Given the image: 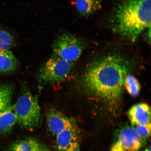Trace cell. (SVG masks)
Listing matches in <instances>:
<instances>
[{
    "label": "cell",
    "instance_id": "cell-13",
    "mask_svg": "<svg viewBox=\"0 0 151 151\" xmlns=\"http://www.w3.org/2000/svg\"><path fill=\"white\" fill-rule=\"evenodd\" d=\"M39 144L37 140L29 138L13 143L7 151H37Z\"/></svg>",
    "mask_w": 151,
    "mask_h": 151
},
{
    "label": "cell",
    "instance_id": "cell-10",
    "mask_svg": "<svg viewBox=\"0 0 151 151\" xmlns=\"http://www.w3.org/2000/svg\"><path fill=\"white\" fill-rule=\"evenodd\" d=\"M17 123V118L11 105L0 112V135L9 133Z\"/></svg>",
    "mask_w": 151,
    "mask_h": 151
},
{
    "label": "cell",
    "instance_id": "cell-15",
    "mask_svg": "<svg viewBox=\"0 0 151 151\" xmlns=\"http://www.w3.org/2000/svg\"><path fill=\"white\" fill-rule=\"evenodd\" d=\"M124 86L130 94L137 97L140 92V86L138 81L132 76L128 75L124 81Z\"/></svg>",
    "mask_w": 151,
    "mask_h": 151
},
{
    "label": "cell",
    "instance_id": "cell-14",
    "mask_svg": "<svg viewBox=\"0 0 151 151\" xmlns=\"http://www.w3.org/2000/svg\"><path fill=\"white\" fill-rule=\"evenodd\" d=\"M14 87L8 84H0V112L11 105Z\"/></svg>",
    "mask_w": 151,
    "mask_h": 151
},
{
    "label": "cell",
    "instance_id": "cell-1",
    "mask_svg": "<svg viewBox=\"0 0 151 151\" xmlns=\"http://www.w3.org/2000/svg\"><path fill=\"white\" fill-rule=\"evenodd\" d=\"M127 62L120 56L110 55L92 62L79 81L80 89L99 100L115 113L119 108L126 77Z\"/></svg>",
    "mask_w": 151,
    "mask_h": 151
},
{
    "label": "cell",
    "instance_id": "cell-11",
    "mask_svg": "<svg viewBox=\"0 0 151 151\" xmlns=\"http://www.w3.org/2000/svg\"><path fill=\"white\" fill-rule=\"evenodd\" d=\"M18 62L9 50H0V74L12 72L17 68Z\"/></svg>",
    "mask_w": 151,
    "mask_h": 151
},
{
    "label": "cell",
    "instance_id": "cell-6",
    "mask_svg": "<svg viewBox=\"0 0 151 151\" xmlns=\"http://www.w3.org/2000/svg\"><path fill=\"white\" fill-rule=\"evenodd\" d=\"M52 48L54 54L73 63L80 57L83 45L78 38L70 34H64L57 38Z\"/></svg>",
    "mask_w": 151,
    "mask_h": 151
},
{
    "label": "cell",
    "instance_id": "cell-3",
    "mask_svg": "<svg viewBox=\"0 0 151 151\" xmlns=\"http://www.w3.org/2000/svg\"><path fill=\"white\" fill-rule=\"evenodd\" d=\"M17 123L23 129L32 131L41 122L40 107L37 95L34 96L28 88H22L19 97L12 105Z\"/></svg>",
    "mask_w": 151,
    "mask_h": 151
},
{
    "label": "cell",
    "instance_id": "cell-19",
    "mask_svg": "<svg viewBox=\"0 0 151 151\" xmlns=\"http://www.w3.org/2000/svg\"><path fill=\"white\" fill-rule=\"evenodd\" d=\"M142 151H151V147L150 146L147 147L146 149H145L144 150H143Z\"/></svg>",
    "mask_w": 151,
    "mask_h": 151
},
{
    "label": "cell",
    "instance_id": "cell-17",
    "mask_svg": "<svg viewBox=\"0 0 151 151\" xmlns=\"http://www.w3.org/2000/svg\"><path fill=\"white\" fill-rule=\"evenodd\" d=\"M131 125L141 139L146 141L150 137L151 124H147Z\"/></svg>",
    "mask_w": 151,
    "mask_h": 151
},
{
    "label": "cell",
    "instance_id": "cell-12",
    "mask_svg": "<svg viewBox=\"0 0 151 151\" xmlns=\"http://www.w3.org/2000/svg\"><path fill=\"white\" fill-rule=\"evenodd\" d=\"M102 0H75L76 7L84 16L94 14L101 9Z\"/></svg>",
    "mask_w": 151,
    "mask_h": 151
},
{
    "label": "cell",
    "instance_id": "cell-2",
    "mask_svg": "<svg viewBox=\"0 0 151 151\" xmlns=\"http://www.w3.org/2000/svg\"><path fill=\"white\" fill-rule=\"evenodd\" d=\"M151 0H125L119 5L114 18L115 31L134 41L151 27Z\"/></svg>",
    "mask_w": 151,
    "mask_h": 151
},
{
    "label": "cell",
    "instance_id": "cell-7",
    "mask_svg": "<svg viewBox=\"0 0 151 151\" xmlns=\"http://www.w3.org/2000/svg\"><path fill=\"white\" fill-rule=\"evenodd\" d=\"M81 134L78 125L64 130L56 136L58 151H81Z\"/></svg>",
    "mask_w": 151,
    "mask_h": 151
},
{
    "label": "cell",
    "instance_id": "cell-16",
    "mask_svg": "<svg viewBox=\"0 0 151 151\" xmlns=\"http://www.w3.org/2000/svg\"><path fill=\"white\" fill-rule=\"evenodd\" d=\"M14 45V39L10 34L0 30V50H9Z\"/></svg>",
    "mask_w": 151,
    "mask_h": 151
},
{
    "label": "cell",
    "instance_id": "cell-4",
    "mask_svg": "<svg viewBox=\"0 0 151 151\" xmlns=\"http://www.w3.org/2000/svg\"><path fill=\"white\" fill-rule=\"evenodd\" d=\"M73 64L53 54L40 69L37 75L39 83L45 85L64 82L70 73Z\"/></svg>",
    "mask_w": 151,
    "mask_h": 151
},
{
    "label": "cell",
    "instance_id": "cell-8",
    "mask_svg": "<svg viewBox=\"0 0 151 151\" xmlns=\"http://www.w3.org/2000/svg\"><path fill=\"white\" fill-rule=\"evenodd\" d=\"M46 119L49 129L55 136L64 130L77 125L74 119L66 116L54 108L51 109L48 111Z\"/></svg>",
    "mask_w": 151,
    "mask_h": 151
},
{
    "label": "cell",
    "instance_id": "cell-18",
    "mask_svg": "<svg viewBox=\"0 0 151 151\" xmlns=\"http://www.w3.org/2000/svg\"><path fill=\"white\" fill-rule=\"evenodd\" d=\"M37 151H51L48 147L44 145L39 143Z\"/></svg>",
    "mask_w": 151,
    "mask_h": 151
},
{
    "label": "cell",
    "instance_id": "cell-9",
    "mask_svg": "<svg viewBox=\"0 0 151 151\" xmlns=\"http://www.w3.org/2000/svg\"><path fill=\"white\" fill-rule=\"evenodd\" d=\"M127 115L132 125L151 124V109L147 104L134 105L129 109Z\"/></svg>",
    "mask_w": 151,
    "mask_h": 151
},
{
    "label": "cell",
    "instance_id": "cell-5",
    "mask_svg": "<svg viewBox=\"0 0 151 151\" xmlns=\"http://www.w3.org/2000/svg\"><path fill=\"white\" fill-rule=\"evenodd\" d=\"M114 134L110 151H141L147 142L139 136L131 124L121 126Z\"/></svg>",
    "mask_w": 151,
    "mask_h": 151
}]
</instances>
